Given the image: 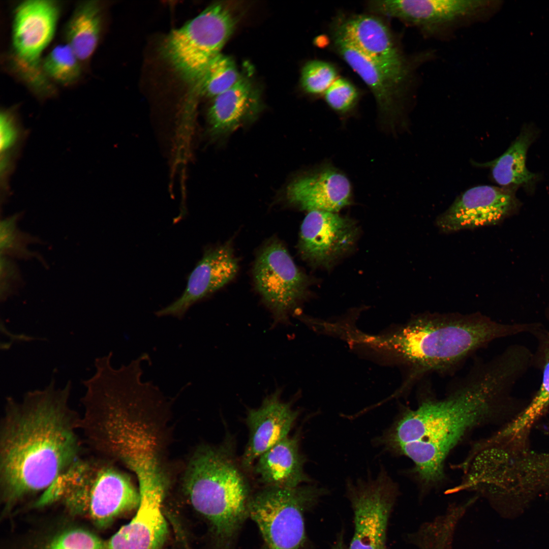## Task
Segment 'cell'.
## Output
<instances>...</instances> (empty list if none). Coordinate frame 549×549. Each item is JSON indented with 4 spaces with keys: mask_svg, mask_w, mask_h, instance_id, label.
Wrapping results in <instances>:
<instances>
[{
    "mask_svg": "<svg viewBox=\"0 0 549 549\" xmlns=\"http://www.w3.org/2000/svg\"><path fill=\"white\" fill-rule=\"evenodd\" d=\"M533 133L528 130L522 132L508 148L491 163L493 179L502 187L529 184L535 175L526 166L528 149L533 141Z\"/></svg>",
    "mask_w": 549,
    "mask_h": 549,
    "instance_id": "25",
    "label": "cell"
},
{
    "mask_svg": "<svg viewBox=\"0 0 549 549\" xmlns=\"http://www.w3.org/2000/svg\"><path fill=\"white\" fill-rule=\"evenodd\" d=\"M490 5L489 1L480 0H378L367 4L377 15L396 18L431 32L473 17Z\"/></svg>",
    "mask_w": 549,
    "mask_h": 549,
    "instance_id": "16",
    "label": "cell"
},
{
    "mask_svg": "<svg viewBox=\"0 0 549 549\" xmlns=\"http://www.w3.org/2000/svg\"><path fill=\"white\" fill-rule=\"evenodd\" d=\"M357 233L349 219L333 212L311 211L301 226L298 250L312 264L328 267L352 247Z\"/></svg>",
    "mask_w": 549,
    "mask_h": 549,
    "instance_id": "13",
    "label": "cell"
},
{
    "mask_svg": "<svg viewBox=\"0 0 549 549\" xmlns=\"http://www.w3.org/2000/svg\"><path fill=\"white\" fill-rule=\"evenodd\" d=\"M8 398L0 422V490L7 505L46 491L82 456L81 416L69 404L70 382Z\"/></svg>",
    "mask_w": 549,
    "mask_h": 549,
    "instance_id": "2",
    "label": "cell"
},
{
    "mask_svg": "<svg viewBox=\"0 0 549 549\" xmlns=\"http://www.w3.org/2000/svg\"><path fill=\"white\" fill-rule=\"evenodd\" d=\"M332 549H346L344 543L342 535H341L338 538V540L334 544Z\"/></svg>",
    "mask_w": 549,
    "mask_h": 549,
    "instance_id": "34",
    "label": "cell"
},
{
    "mask_svg": "<svg viewBox=\"0 0 549 549\" xmlns=\"http://www.w3.org/2000/svg\"><path fill=\"white\" fill-rule=\"evenodd\" d=\"M488 438H489V437H488ZM489 439H490V438H489ZM490 440H491V439H490ZM492 441H493V440H492ZM495 442H496V441H495ZM508 444H509V443H508Z\"/></svg>",
    "mask_w": 549,
    "mask_h": 549,
    "instance_id": "36",
    "label": "cell"
},
{
    "mask_svg": "<svg viewBox=\"0 0 549 549\" xmlns=\"http://www.w3.org/2000/svg\"><path fill=\"white\" fill-rule=\"evenodd\" d=\"M528 329L526 323H502L480 313H425L386 335L361 332L358 341L386 351L408 368L402 392L425 375L451 370L492 342Z\"/></svg>",
    "mask_w": 549,
    "mask_h": 549,
    "instance_id": "3",
    "label": "cell"
},
{
    "mask_svg": "<svg viewBox=\"0 0 549 549\" xmlns=\"http://www.w3.org/2000/svg\"><path fill=\"white\" fill-rule=\"evenodd\" d=\"M256 288L272 314L273 325L288 322L289 315L306 297L308 277L276 239L260 249L253 270Z\"/></svg>",
    "mask_w": 549,
    "mask_h": 549,
    "instance_id": "10",
    "label": "cell"
},
{
    "mask_svg": "<svg viewBox=\"0 0 549 549\" xmlns=\"http://www.w3.org/2000/svg\"><path fill=\"white\" fill-rule=\"evenodd\" d=\"M514 205L512 193L491 186L472 188L459 196L436 220L441 232L452 233L497 224Z\"/></svg>",
    "mask_w": 549,
    "mask_h": 549,
    "instance_id": "15",
    "label": "cell"
},
{
    "mask_svg": "<svg viewBox=\"0 0 549 549\" xmlns=\"http://www.w3.org/2000/svg\"><path fill=\"white\" fill-rule=\"evenodd\" d=\"M354 45L367 56L407 79L409 65L391 30L378 16H337Z\"/></svg>",
    "mask_w": 549,
    "mask_h": 549,
    "instance_id": "19",
    "label": "cell"
},
{
    "mask_svg": "<svg viewBox=\"0 0 549 549\" xmlns=\"http://www.w3.org/2000/svg\"><path fill=\"white\" fill-rule=\"evenodd\" d=\"M22 217L17 212L1 220L0 223L1 255L12 259L29 260L38 259L44 266L47 265L43 257L38 252L28 249L32 244H42L44 242L38 236L22 231L18 223Z\"/></svg>",
    "mask_w": 549,
    "mask_h": 549,
    "instance_id": "26",
    "label": "cell"
},
{
    "mask_svg": "<svg viewBox=\"0 0 549 549\" xmlns=\"http://www.w3.org/2000/svg\"><path fill=\"white\" fill-rule=\"evenodd\" d=\"M398 492L396 484L383 470L375 479L348 483L354 524L349 549H388V523Z\"/></svg>",
    "mask_w": 549,
    "mask_h": 549,
    "instance_id": "11",
    "label": "cell"
},
{
    "mask_svg": "<svg viewBox=\"0 0 549 549\" xmlns=\"http://www.w3.org/2000/svg\"><path fill=\"white\" fill-rule=\"evenodd\" d=\"M524 374L514 356L502 352L475 366L443 398L425 397L406 408L380 443L411 460L420 493L426 494L443 483L448 455L471 431L521 411L523 403L512 392Z\"/></svg>",
    "mask_w": 549,
    "mask_h": 549,
    "instance_id": "1",
    "label": "cell"
},
{
    "mask_svg": "<svg viewBox=\"0 0 549 549\" xmlns=\"http://www.w3.org/2000/svg\"><path fill=\"white\" fill-rule=\"evenodd\" d=\"M20 269L14 259L1 255L0 297L1 301L16 294L24 286Z\"/></svg>",
    "mask_w": 549,
    "mask_h": 549,
    "instance_id": "33",
    "label": "cell"
},
{
    "mask_svg": "<svg viewBox=\"0 0 549 549\" xmlns=\"http://www.w3.org/2000/svg\"><path fill=\"white\" fill-rule=\"evenodd\" d=\"M532 334L538 342L533 365L541 371L542 380L531 400L508 423L510 432L518 436L529 435L534 424L549 408V329L540 324Z\"/></svg>",
    "mask_w": 549,
    "mask_h": 549,
    "instance_id": "23",
    "label": "cell"
},
{
    "mask_svg": "<svg viewBox=\"0 0 549 549\" xmlns=\"http://www.w3.org/2000/svg\"><path fill=\"white\" fill-rule=\"evenodd\" d=\"M299 436L286 437L262 454L253 466L264 486L294 488L311 480L303 470L304 456L299 451Z\"/></svg>",
    "mask_w": 549,
    "mask_h": 549,
    "instance_id": "22",
    "label": "cell"
},
{
    "mask_svg": "<svg viewBox=\"0 0 549 549\" xmlns=\"http://www.w3.org/2000/svg\"><path fill=\"white\" fill-rule=\"evenodd\" d=\"M28 136L16 109H2L0 113V154L20 156Z\"/></svg>",
    "mask_w": 549,
    "mask_h": 549,
    "instance_id": "29",
    "label": "cell"
},
{
    "mask_svg": "<svg viewBox=\"0 0 549 549\" xmlns=\"http://www.w3.org/2000/svg\"><path fill=\"white\" fill-rule=\"evenodd\" d=\"M336 68L331 64L319 60L308 62L301 72L300 82L304 90L311 95L324 94L337 79Z\"/></svg>",
    "mask_w": 549,
    "mask_h": 549,
    "instance_id": "30",
    "label": "cell"
},
{
    "mask_svg": "<svg viewBox=\"0 0 549 549\" xmlns=\"http://www.w3.org/2000/svg\"><path fill=\"white\" fill-rule=\"evenodd\" d=\"M46 549H105L94 534L81 529L68 530L51 540Z\"/></svg>",
    "mask_w": 549,
    "mask_h": 549,
    "instance_id": "32",
    "label": "cell"
},
{
    "mask_svg": "<svg viewBox=\"0 0 549 549\" xmlns=\"http://www.w3.org/2000/svg\"><path fill=\"white\" fill-rule=\"evenodd\" d=\"M286 195L289 202L300 209L334 212L350 204L351 186L341 171L324 164L293 181Z\"/></svg>",
    "mask_w": 549,
    "mask_h": 549,
    "instance_id": "18",
    "label": "cell"
},
{
    "mask_svg": "<svg viewBox=\"0 0 549 549\" xmlns=\"http://www.w3.org/2000/svg\"><path fill=\"white\" fill-rule=\"evenodd\" d=\"M157 493L141 494L136 515L110 539L107 549H161L168 533Z\"/></svg>",
    "mask_w": 549,
    "mask_h": 549,
    "instance_id": "20",
    "label": "cell"
},
{
    "mask_svg": "<svg viewBox=\"0 0 549 549\" xmlns=\"http://www.w3.org/2000/svg\"><path fill=\"white\" fill-rule=\"evenodd\" d=\"M235 20L223 4H212L181 27L173 30L163 43L165 56L185 78L195 83L233 32Z\"/></svg>",
    "mask_w": 549,
    "mask_h": 549,
    "instance_id": "8",
    "label": "cell"
},
{
    "mask_svg": "<svg viewBox=\"0 0 549 549\" xmlns=\"http://www.w3.org/2000/svg\"><path fill=\"white\" fill-rule=\"evenodd\" d=\"M258 97L251 84L241 77L230 88L214 98L207 112L210 134H228L255 118L260 110Z\"/></svg>",
    "mask_w": 549,
    "mask_h": 549,
    "instance_id": "21",
    "label": "cell"
},
{
    "mask_svg": "<svg viewBox=\"0 0 549 549\" xmlns=\"http://www.w3.org/2000/svg\"><path fill=\"white\" fill-rule=\"evenodd\" d=\"M298 414L290 402L281 399L280 390L267 396L258 408L249 410V436L241 458L242 467L249 470L262 454L287 437Z\"/></svg>",
    "mask_w": 549,
    "mask_h": 549,
    "instance_id": "17",
    "label": "cell"
},
{
    "mask_svg": "<svg viewBox=\"0 0 549 549\" xmlns=\"http://www.w3.org/2000/svg\"><path fill=\"white\" fill-rule=\"evenodd\" d=\"M476 483L478 493L497 506L521 511L549 491V453L498 445L483 458Z\"/></svg>",
    "mask_w": 549,
    "mask_h": 549,
    "instance_id": "5",
    "label": "cell"
},
{
    "mask_svg": "<svg viewBox=\"0 0 549 549\" xmlns=\"http://www.w3.org/2000/svg\"><path fill=\"white\" fill-rule=\"evenodd\" d=\"M232 443L204 446L192 457L184 486L193 508L209 523L219 549H231L248 515L251 497Z\"/></svg>",
    "mask_w": 549,
    "mask_h": 549,
    "instance_id": "4",
    "label": "cell"
},
{
    "mask_svg": "<svg viewBox=\"0 0 549 549\" xmlns=\"http://www.w3.org/2000/svg\"><path fill=\"white\" fill-rule=\"evenodd\" d=\"M81 62L66 43L52 48L42 59L44 74L51 81L63 85L73 84L81 74Z\"/></svg>",
    "mask_w": 549,
    "mask_h": 549,
    "instance_id": "28",
    "label": "cell"
},
{
    "mask_svg": "<svg viewBox=\"0 0 549 549\" xmlns=\"http://www.w3.org/2000/svg\"><path fill=\"white\" fill-rule=\"evenodd\" d=\"M68 488L79 512H85L99 527L139 507L141 493L130 477L103 459L90 458L71 473Z\"/></svg>",
    "mask_w": 549,
    "mask_h": 549,
    "instance_id": "7",
    "label": "cell"
},
{
    "mask_svg": "<svg viewBox=\"0 0 549 549\" xmlns=\"http://www.w3.org/2000/svg\"><path fill=\"white\" fill-rule=\"evenodd\" d=\"M240 78L231 57L220 53L195 82L201 94L215 98L232 87Z\"/></svg>",
    "mask_w": 549,
    "mask_h": 549,
    "instance_id": "27",
    "label": "cell"
},
{
    "mask_svg": "<svg viewBox=\"0 0 549 549\" xmlns=\"http://www.w3.org/2000/svg\"><path fill=\"white\" fill-rule=\"evenodd\" d=\"M60 13L59 5L51 0H27L15 8L12 21V64L34 89L45 86L41 56L51 42Z\"/></svg>",
    "mask_w": 549,
    "mask_h": 549,
    "instance_id": "9",
    "label": "cell"
},
{
    "mask_svg": "<svg viewBox=\"0 0 549 549\" xmlns=\"http://www.w3.org/2000/svg\"><path fill=\"white\" fill-rule=\"evenodd\" d=\"M102 26V6L97 1L78 4L66 24V43L80 62L89 60L100 40Z\"/></svg>",
    "mask_w": 549,
    "mask_h": 549,
    "instance_id": "24",
    "label": "cell"
},
{
    "mask_svg": "<svg viewBox=\"0 0 549 549\" xmlns=\"http://www.w3.org/2000/svg\"><path fill=\"white\" fill-rule=\"evenodd\" d=\"M238 270V261L230 242L206 249L188 276L181 295L155 315L183 318L191 307L230 282Z\"/></svg>",
    "mask_w": 549,
    "mask_h": 549,
    "instance_id": "14",
    "label": "cell"
},
{
    "mask_svg": "<svg viewBox=\"0 0 549 549\" xmlns=\"http://www.w3.org/2000/svg\"><path fill=\"white\" fill-rule=\"evenodd\" d=\"M324 94L328 105L341 113H347L352 109L358 98L356 87L344 78H337Z\"/></svg>",
    "mask_w": 549,
    "mask_h": 549,
    "instance_id": "31",
    "label": "cell"
},
{
    "mask_svg": "<svg viewBox=\"0 0 549 549\" xmlns=\"http://www.w3.org/2000/svg\"><path fill=\"white\" fill-rule=\"evenodd\" d=\"M489 437L490 438V439H492V440H493V441H496V442H499V441H496V440H493V439L492 438H491V437L490 436H489ZM502 443H503V442H502ZM509 444H512V443H509ZM514 445H516V444H514ZM518 446H522V445H518ZM528 446V445H527V446Z\"/></svg>",
    "mask_w": 549,
    "mask_h": 549,
    "instance_id": "35",
    "label": "cell"
},
{
    "mask_svg": "<svg viewBox=\"0 0 549 549\" xmlns=\"http://www.w3.org/2000/svg\"><path fill=\"white\" fill-rule=\"evenodd\" d=\"M326 493L316 485L294 488L264 486L251 495L248 515L267 549H298L306 539L304 512Z\"/></svg>",
    "mask_w": 549,
    "mask_h": 549,
    "instance_id": "6",
    "label": "cell"
},
{
    "mask_svg": "<svg viewBox=\"0 0 549 549\" xmlns=\"http://www.w3.org/2000/svg\"><path fill=\"white\" fill-rule=\"evenodd\" d=\"M330 35L335 51L370 88L382 118L392 127L400 114L406 80L359 50L337 17L331 25Z\"/></svg>",
    "mask_w": 549,
    "mask_h": 549,
    "instance_id": "12",
    "label": "cell"
}]
</instances>
